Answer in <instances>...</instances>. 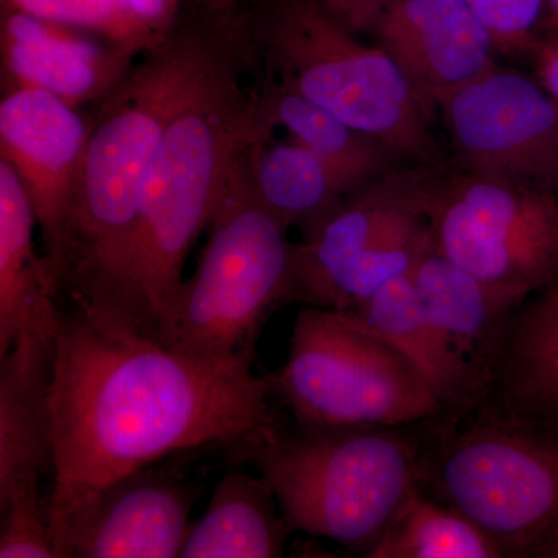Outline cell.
<instances>
[{"label":"cell","instance_id":"52a82bcc","mask_svg":"<svg viewBox=\"0 0 558 558\" xmlns=\"http://www.w3.org/2000/svg\"><path fill=\"white\" fill-rule=\"evenodd\" d=\"M193 277L161 304L154 340L220 360L255 355L271 312L290 304L289 229L256 193L245 153L230 172Z\"/></svg>","mask_w":558,"mask_h":558},{"label":"cell","instance_id":"30bf717a","mask_svg":"<svg viewBox=\"0 0 558 558\" xmlns=\"http://www.w3.org/2000/svg\"><path fill=\"white\" fill-rule=\"evenodd\" d=\"M447 168L558 194V100L538 78L495 62L438 102Z\"/></svg>","mask_w":558,"mask_h":558},{"label":"cell","instance_id":"9a60e30c","mask_svg":"<svg viewBox=\"0 0 558 558\" xmlns=\"http://www.w3.org/2000/svg\"><path fill=\"white\" fill-rule=\"evenodd\" d=\"M2 86L38 87L73 108L100 102L143 53L97 33L3 9Z\"/></svg>","mask_w":558,"mask_h":558},{"label":"cell","instance_id":"4316f807","mask_svg":"<svg viewBox=\"0 0 558 558\" xmlns=\"http://www.w3.org/2000/svg\"><path fill=\"white\" fill-rule=\"evenodd\" d=\"M494 39L498 53L534 58L542 40L546 0H469Z\"/></svg>","mask_w":558,"mask_h":558},{"label":"cell","instance_id":"7402d4cb","mask_svg":"<svg viewBox=\"0 0 558 558\" xmlns=\"http://www.w3.org/2000/svg\"><path fill=\"white\" fill-rule=\"evenodd\" d=\"M260 87L275 128L306 146L354 194L410 161L387 143L352 126L260 69Z\"/></svg>","mask_w":558,"mask_h":558},{"label":"cell","instance_id":"8fae6325","mask_svg":"<svg viewBox=\"0 0 558 558\" xmlns=\"http://www.w3.org/2000/svg\"><path fill=\"white\" fill-rule=\"evenodd\" d=\"M0 157L13 168L35 211L57 296L70 209L89 140L90 120L50 92L2 86Z\"/></svg>","mask_w":558,"mask_h":558},{"label":"cell","instance_id":"f546056e","mask_svg":"<svg viewBox=\"0 0 558 558\" xmlns=\"http://www.w3.org/2000/svg\"><path fill=\"white\" fill-rule=\"evenodd\" d=\"M532 61L539 83L558 100V36L543 40Z\"/></svg>","mask_w":558,"mask_h":558},{"label":"cell","instance_id":"484cf974","mask_svg":"<svg viewBox=\"0 0 558 558\" xmlns=\"http://www.w3.org/2000/svg\"><path fill=\"white\" fill-rule=\"evenodd\" d=\"M3 9L21 11L40 20L60 22L105 36L145 53L163 35H154L137 24L119 0H2Z\"/></svg>","mask_w":558,"mask_h":558},{"label":"cell","instance_id":"2e32d148","mask_svg":"<svg viewBox=\"0 0 558 558\" xmlns=\"http://www.w3.org/2000/svg\"><path fill=\"white\" fill-rule=\"evenodd\" d=\"M418 296L454 354L490 389L510 319L524 299L486 284L444 255L427 229L409 270Z\"/></svg>","mask_w":558,"mask_h":558},{"label":"cell","instance_id":"603a6c76","mask_svg":"<svg viewBox=\"0 0 558 558\" xmlns=\"http://www.w3.org/2000/svg\"><path fill=\"white\" fill-rule=\"evenodd\" d=\"M245 159L259 199L289 230L304 233L351 196L336 172L295 140L267 135L245 150Z\"/></svg>","mask_w":558,"mask_h":558},{"label":"cell","instance_id":"ba28073f","mask_svg":"<svg viewBox=\"0 0 558 558\" xmlns=\"http://www.w3.org/2000/svg\"><path fill=\"white\" fill-rule=\"evenodd\" d=\"M270 398L306 424L407 428L446 413L409 357L344 312L304 306Z\"/></svg>","mask_w":558,"mask_h":558},{"label":"cell","instance_id":"d4e9b609","mask_svg":"<svg viewBox=\"0 0 558 558\" xmlns=\"http://www.w3.org/2000/svg\"><path fill=\"white\" fill-rule=\"evenodd\" d=\"M427 199L403 209L377 234L344 278L332 311L355 310L381 286L400 275L409 274L427 233Z\"/></svg>","mask_w":558,"mask_h":558},{"label":"cell","instance_id":"4dcf8cb0","mask_svg":"<svg viewBox=\"0 0 558 558\" xmlns=\"http://www.w3.org/2000/svg\"><path fill=\"white\" fill-rule=\"evenodd\" d=\"M245 2L248 0H197V7L209 14L227 16V14L240 13L241 5Z\"/></svg>","mask_w":558,"mask_h":558},{"label":"cell","instance_id":"44dd1931","mask_svg":"<svg viewBox=\"0 0 558 558\" xmlns=\"http://www.w3.org/2000/svg\"><path fill=\"white\" fill-rule=\"evenodd\" d=\"M292 532L269 483L231 464L191 524L180 558H278Z\"/></svg>","mask_w":558,"mask_h":558},{"label":"cell","instance_id":"7c38bea8","mask_svg":"<svg viewBox=\"0 0 558 558\" xmlns=\"http://www.w3.org/2000/svg\"><path fill=\"white\" fill-rule=\"evenodd\" d=\"M368 35L396 62L433 123L440 98L486 72L497 53L469 0H381Z\"/></svg>","mask_w":558,"mask_h":558},{"label":"cell","instance_id":"8992f818","mask_svg":"<svg viewBox=\"0 0 558 558\" xmlns=\"http://www.w3.org/2000/svg\"><path fill=\"white\" fill-rule=\"evenodd\" d=\"M260 69L414 165L447 168V148L396 62L319 0H256Z\"/></svg>","mask_w":558,"mask_h":558},{"label":"cell","instance_id":"ac0fdd59","mask_svg":"<svg viewBox=\"0 0 558 558\" xmlns=\"http://www.w3.org/2000/svg\"><path fill=\"white\" fill-rule=\"evenodd\" d=\"M344 314L399 348L416 366L446 413H465L486 402V388L429 318L409 274L391 279Z\"/></svg>","mask_w":558,"mask_h":558},{"label":"cell","instance_id":"ffe728a7","mask_svg":"<svg viewBox=\"0 0 558 558\" xmlns=\"http://www.w3.org/2000/svg\"><path fill=\"white\" fill-rule=\"evenodd\" d=\"M484 403L558 424V279L510 319Z\"/></svg>","mask_w":558,"mask_h":558},{"label":"cell","instance_id":"d6986e66","mask_svg":"<svg viewBox=\"0 0 558 558\" xmlns=\"http://www.w3.org/2000/svg\"><path fill=\"white\" fill-rule=\"evenodd\" d=\"M35 211L20 178L0 160V357L24 333L54 337L58 301L36 252Z\"/></svg>","mask_w":558,"mask_h":558},{"label":"cell","instance_id":"e0dca14e","mask_svg":"<svg viewBox=\"0 0 558 558\" xmlns=\"http://www.w3.org/2000/svg\"><path fill=\"white\" fill-rule=\"evenodd\" d=\"M54 337L24 333L0 357V502L53 472L49 392Z\"/></svg>","mask_w":558,"mask_h":558},{"label":"cell","instance_id":"6da1fadb","mask_svg":"<svg viewBox=\"0 0 558 558\" xmlns=\"http://www.w3.org/2000/svg\"><path fill=\"white\" fill-rule=\"evenodd\" d=\"M253 360L193 357L58 303L46 497L58 558L69 524L109 484L171 454L229 453L277 424Z\"/></svg>","mask_w":558,"mask_h":558},{"label":"cell","instance_id":"83f0119b","mask_svg":"<svg viewBox=\"0 0 558 558\" xmlns=\"http://www.w3.org/2000/svg\"><path fill=\"white\" fill-rule=\"evenodd\" d=\"M0 557L58 558L40 490L20 492L0 502Z\"/></svg>","mask_w":558,"mask_h":558},{"label":"cell","instance_id":"4fadbf2b","mask_svg":"<svg viewBox=\"0 0 558 558\" xmlns=\"http://www.w3.org/2000/svg\"><path fill=\"white\" fill-rule=\"evenodd\" d=\"M154 465L102 488L69 524L60 558L180 557L197 488Z\"/></svg>","mask_w":558,"mask_h":558},{"label":"cell","instance_id":"277c9868","mask_svg":"<svg viewBox=\"0 0 558 558\" xmlns=\"http://www.w3.org/2000/svg\"><path fill=\"white\" fill-rule=\"evenodd\" d=\"M227 454L258 470L292 531L363 557L424 488L418 440L405 428L279 418Z\"/></svg>","mask_w":558,"mask_h":558},{"label":"cell","instance_id":"1f68e13d","mask_svg":"<svg viewBox=\"0 0 558 558\" xmlns=\"http://www.w3.org/2000/svg\"><path fill=\"white\" fill-rule=\"evenodd\" d=\"M542 40L558 36V0H546L545 16L542 22Z\"/></svg>","mask_w":558,"mask_h":558},{"label":"cell","instance_id":"cb8c5ba5","mask_svg":"<svg viewBox=\"0 0 558 558\" xmlns=\"http://www.w3.org/2000/svg\"><path fill=\"white\" fill-rule=\"evenodd\" d=\"M366 558H505L486 532L453 506L418 490Z\"/></svg>","mask_w":558,"mask_h":558},{"label":"cell","instance_id":"9c48e42d","mask_svg":"<svg viewBox=\"0 0 558 558\" xmlns=\"http://www.w3.org/2000/svg\"><path fill=\"white\" fill-rule=\"evenodd\" d=\"M425 215L436 247L492 288L527 300L558 279V194L444 168Z\"/></svg>","mask_w":558,"mask_h":558},{"label":"cell","instance_id":"f1b7e54d","mask_svg":"<svg viewBox=\"0 0 558 558\" xmlns=\"http://www.w3.org/2000/svg\"><path fill=\"white\" fill-rule=\"evenodd\" d=\"M347 27L355 33H368L381 0H319Z\"/></svg>","mask_w":558,"mask_h":558},{"label":"cell","instance_id":"7a4b0ae2","mask_svg":"<svg viewBox=\"0 0 558 558\" xmlns=\"http://www.w3.org/2000/svg\"><path fill=\"white\" fill-rule=\"evenodd\" d=\"M248 14L204 11L196 60L180 87L143 185L137 234L116 328L154 339L163 301L182 282L190 250L208 229L234 163L274 134Z\"/></svg>","mask_w":558,"mask_h":558},{"label":"cell","instance_id":"3957f363","mask_svg":"<svg viewBox=\"0 0 558 558\" xmlns=\"http://www.w3.org/2000/svg\"><path fill=\"white\" fill-rule=\"evenodd\" d=\"M178 17L98 102L70 209L58 303L113 326L137 234L143 185L172 105L196 60L204 16Z\"/></svg>","mask_w":558,"mask_h":558},{"label":"cell","instance_id":"5b68a950","mask_svg":"<svg viewBox=\"0 0 558 558\" xmlns=\"http://www.w3.org/2000/svg\"><path fill=\"white\" fill-rule=\"evenodd\" d=\"M418 440L422 486L478 524L505 558H558V424L483 403Z\"/></svg>","mask_w":558,"mask_h":558},{"label":"cell","instance_id":"5bb4252c","mask_svg":"<svg viewBox=\"0 0 558 558\" xmlns=\"http://www.w3.org/2000/svg\"><path fill=\"white\" fill-rule=\"evenodd\" d=\"M444 170V168H442ZM440 168L403 165L351 194L292 242L290 303L332 310L344 278L403 209L427 199Z\"/></svg>","mask_w":558,"mask_h":558}]
</instances>
